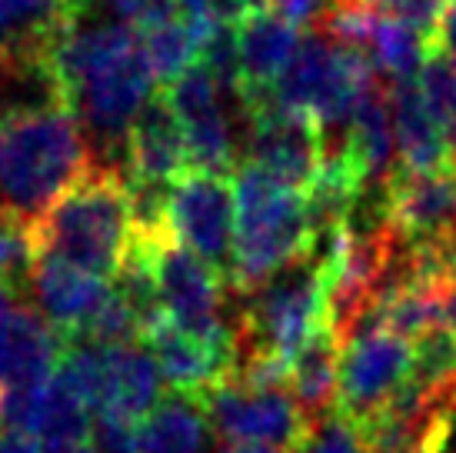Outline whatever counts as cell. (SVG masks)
I'll list each match as a JSON object with an SVG mask.
<instances>
[{
  "mask_svg": "<svg viewBox=\"0 0 456 453\" xmlns=\"http://www.w3.org/2000/svg\"><path fill=\"white\" fill-rule=\"evenodd\" d=\"M183 17H191V21H203L207 13H210V4L214 0H177Z\"/></svg>",
  "mask_w": 456,
  "mask_h": 453,
  "instance_id": "30",
  "label": "cell"
},
{
  "mask_svg": "<svg viewBox=\"0 0 456 453\" xmlns=\"http://www.w3.org/2000/svg\"><path fill=\"white\" fill-rule=\"evenodd\" d=\"M247 164L297 190H310L323 167V134L314 117L270 101L247 113Z\"/></svg>",
  "mask_w": 456,
  "mask_h": 453,
  "instance_id": "10",
  "label": "cell"
},
{
  "mask_svg": "<svg viewBox=\"0 0 456 453\" xmlns=\"http://www.w3.org/2000/svg\"><path fill=\"white\" fill-rule=\"evenodd\" d=\"M413 364V343L383 327H360L340 350L337 414L367 427L403 391Z\"/></svg>",
  "mask_w": 456,
  "mask_h": 453,
  "instance_id": "7",
  "label": "cell"
},
{
  "mask_svg": "<svg viewBox=\"0 0 456 453\" xmlns=\"http://www.w3.org/2000/svg\"><path fill=\"white\" fill-rule=\"evenodd\" d=\"M436 51L446 54V57L456 63V0H453V7L446 11L440 30H436Z\"/></svg>",
  "mask_w": 456,
  "mask_h": 453,
  "instance_id": "29",
  "label": "cell"
},
{
  "mask_svg": "<svg viewBox=\"0 0 456 453\" xmlns=\"http://www.w3.org/2000/svg\"><path fill=\"white\" fill-rule=\"evenodd\" d=\"M287 453H370L363 433L354 420H346L343 414H327L310 420L304 430V437L293 443Z\"/></svg>",
  "mask_w": 456,
  "mask_h": 453,
  "instance_id": "25",
  "label": "cell"
},
{
  "mask_svg": "<svg viewBox=\"0 0 456 453\" xmlns=\"http://www.w3.org/2000/svg\"><path fill=\"white\" fill-rule=\"evenodd\" d=\"M67 4H70V7H74L77 13H84L90 7V4H94V0H67Z\"/></svg>",
  "mask_w": 456,
  "mask_h": 453,
  "instance_id": "34",
  "label": "cell"
},
{
  "mask_svg": "<svg viewBox=\"0 0 456 453\" xmlns=\"http://www.w3.org/2000/svg\"><path fill=\"white\" fill-rule=\"evenodd\" d=\"M67 343L61 330L30 303H13L0 320V391L30 393L47 387L64 360Z\"/></svg>",
  "mask_w": 456,
  "mask_h": 453,
  "instance_id": "12",
  "label": "cell"
},
{
  "mask_svg": "<svg viewBox=\"0 0 456 453\" xmlns=\"http://www.w3.org/2000/svg\"><path fill=\"white\" fill-rule=\"evenodd\" d=\"M143 443L147 453H207V443L214 437L210 416L200 397L191 393H164L143 424Z\"/></svg>",
  "mask_w": 456,
  "mask_h": 453,
  "instance_id": "20",
  "label": "cell"
},
{
  "mask_svg": "<svg viewBox=\"0 0 456 453\" xmlns=\"http://www.w3.org/2000/svg\"><path fill=\"white\" fill-rule=\"evenodd\" d=\"M393 117V140L400 167L410 174H433L453 164L450 153V134L430 111L427 97L419 94V84H387Z\"/></svg>",
  "mask_w": 456,
  "mask_h": 453,
  "instance_id": "17",
  "label": "cell"
},
{
  "mask_svg": "<svg viewBox=\"0 0 456 453\" xmlns=\"http://www.w3.org/2000/svg\"><path fill=\"white\" fill-rule=\"evenodd\" d=\"M380 80L383 77L377 74L367 54L346 47L337 37H330L323 27H317L300 40V51L293 54L270 101L314 117V124L323 134V147H330L343 140L360 101Z\"/></svg>",
  "mask_w": 456,
  "mask_h": 453,
  "instance_id": "6",
  "label": "cell"
},
{
  "mask_svg": "<svg viewBox=\"0 0 456 453\" xmlns=\"http://www.w3.org/2000/svg\"><path fill=\"white\" fill-rule=\"evenodd\" d=\"M51 67L61 101L87 137L90 157H103L101 167L127 174L130 127L153 101L157 84L140 34L80 13L51 51Z\"/></svg>",
  "mask_w": 456,
  "mask_h": 453,
  "instance_id": "1",
  "label": "cell"
},
{
  "mask_svg": "<svg viewBox=\"0 0 456 453\" xmlns=\"http://www.w3.org/2000/svg\"><path fill=\"white\" fill-rule=\"evenodd\" d=\"M340 340L323 327L304 350L290 360L287 387L306 420H317L337 410V383H340Z\"/></svg>",
  "mask_w": 456,
  "mask_h": 453,
  "instance_id": "19",
  "label": "cell"
},
{
  "mask_svg": "<svg viewBox=\"0 0 456 453\" xmlns=\"http://www.w3.org/2000/svg\"><path fill=\"white\" fill-rule=\"evenodd\" d=\"M77 17L67 0H0V57H51Z\"/></svg>",
  "mask_w": 456,
  "mask_h": 453,
  "instance_id": "18",
  "label": "cell"
},
{
  "mask_svg": "<svg viewBox=\"0 0 456 453\" xmlns=\"http://www.w3.org/2000/svg\"><path fill=\"white\" fill-rule=\"evenodd\" d=\"M167 226L180 247L230 280L233 264V187L227 177L191 170L170 187Z\"/></svg>",
  "mask_w": 456,
  "mask_h": 453,
  "instance_id": "9",
  "label": "cell"
},
{
  "mask_svg": "<svg viewBox=\"0 0 456 453\" xmlns=\"http://www.w3.org/2000/svg\"><path fill=\"white\" fill-rule=\"evenodd\" d=\"M0 420H4V391H0Z\"/></svg>",
  "mask_w": 456,
  "mask_h": 453,
  "instance_id": "35",
  "label": "cell"
},
{
  "mask_svg": "<svg viewBox=\"0 0 456 453\" xmlns=\"http://www.w3.org/2000/svg\"><path fill=\"white\" fill-rule=\"evenodd\" d=\"M103 380L97 397V424H130L137 427L164 400L160 393V370L143 343L124 347H101Z\"/></svg>",
  "mask_w": 456,
  "mask_h": 453,
  "instance_id": "14",
  "label": "cell"
},
{
  "mask_svg": "<svg viewBox=\"0 0 456 453\" xmlns=\"http://www.w3.org/2000/svg\"><path fill=\"white\" fill-rule=\"evenodd\" d=\"M191 174V153L164 94H157L143 111L127 137V177L140 184H164L174 187L180 177Z\"/></svg>",
  "mask_w": 456,
  "mask_h": 453,
  "instance_id": "16",
  "label": "cell"
},
{
  "mask_svg": "<svg viewBox=\"0 0 456 453\" xmlns=\"http://www.w3.org/2000/svg\"><path fill=\"white\" fill-rule=\"evenodd\" d=\"M333 7H360L377 17L413 27L436 44V30L444 24L446 11L453 7V0H333Z\"/></svg>",
  "mask_w": 456,
  "mask_h": 453,
  "instance_id": "23",
  "label": "cell"
},
{
  "mask_svg": "<svg viewBox=\"0 0 456 453\" xmlns=\"http://www.w3.org/2000/svg\"><path fill=\"white\" fill-rule=\"evenodd\" d=\"M264 4L293 27H314V30L323 27L327 13L333 11V0H264Z\"/></svg>",
  "mask_w": 456,
  "mask_h": 453,
  "instance_id": "27",
  "label": "cell"
},
{
  "mask_svg": "<svg viewBox=\"0 0 456 453\" xmlns=\"http://www.w3.org/2000/svg\"><path fill=\"white\" fill-rule=\"evenodd\" d=\"M34 264H37V253H34L30 234L20 224L0 217V287L11 290L13 301L30 293Z\"/></svg>",
  "mask_w": 456,
  "mask_h": 453,
  "instance_id": "24",
  "label": "cell"
},
{
  "mask_svg": "<svg viewBox=\"0 0 456 453\" xmlns=\"http://www.w3.org/2000/svg\"><path fill=\"white\" fill-rule=\"evenodd\" d=\"M433 51H436L433 37L419 34L413 27L396 24V21H387V17L373 13L367 40H363V54L373 61V67H377V74L383 80H390V84H410V80H417Z\"/></svg>",
  "mask_w": 456,
  "mask_h": 453,
  "instance_id": "21",
  "label": "cell"
},
{
  "mask_svg": "<svg viewBox=\"0 0 456 453\" xmlns=\"http://www.w3.org/2000/svg\"><path fill=\"white\" fill-rule=\"evenodd\" d=\"M200 400L210 416V430L224 447L260 443L287 453L310 424L287 387H250L243 380H227Z\"/></svg>",
  "mask_w": 456,
  "mask_h": 453,
  "instance_id": "8",
  "label": "cell"
},
{
  "mask_svg": "<svg viewBox=\"0 0 456 453\" xmlns=\"http://www.w3.org/2000/svg\"><path fill=\"white\" fill-rule=\"evenodd\" d=\"M11 310H13V293H11V290L0 287V320L11 314Z\"/></svg>",
  "mask_w": 456,
  "mask_h": 453,
  "instance_id": "33",
  "label": "cell"
},
{
  "mask_svg": "<svg viewBox=\"0 0 456 453\" xmlns=\"http://www.w3.org/2000/svg\"><path fill=\"white\" fill-rule=\"evenodd\" d=\"M207 17L203 21H191V17H174L167 24L153 27L147 34H140L143 40V54L151 63L153 80H160L164 90L170 84H177L183 74H191L193 67L200 63V47L207 37Z\"/></svg>",
  "mask_w": 456,
  "mask_h": 453,
  "instance_id": "22",
  "label": "cell"
},
{
  "mask_svg": "<svg viewBox=\"0 0 456 453\" xmlns=\"http://www.w3.org/2000/svg\"><path fill=\"white\" fill-rule=\"evenodd\" d=\"M90 147L67 107L0 113V217L24 230L90 170Z\"/></svg>",
  "mask_w": 456,
  "mask_h": 453,
  "instance_id": "2",
  "label": "cell"
},
{
  "mask_svg": "<svg viewBox=\"0 0 456 453\" xmlns=\"http://www.w3.org/2000/svg\"><path fill=\"white\" fill-rule=\"evenodd\" d=\"M44 441L30 430H7L0 433V453H44Z\"/></svg>",
  "mask_w": 456,
  "mask_h": 453,
  "instance_id": "28",
  "label": "cell"
},
{
  "mask_svg": "<svg viewBox=\"0 0 456 453\" xmlns=\"http://www.w3.org/2000/svg\"><path fill=\"white\" fill-rule=\"evenodd\" d=\"M300 27L283 21L266 4L247 13L237 27V54H240V111L250 113L270 103L273 87L300 51Z\"/></svg>",
  "mask_w": 456,
  "mask_h": 453,
  "instance_id": "13",
  "label": "cell"
},
{
  "mask_svg": "<svg viewBox=\"0 0 456 453\" xmlns=\"http://www.w3.org/2000/svg\"><path fill=\"white\" fill-rule=\"evenodd\" d=\"M164 97L180 120L187 153H191V170L220 177L233 174L237 144H233L227 107L220 101V87L214 84V77L197 63L191 74H183L177 84L164 90Z\"/></svg>",
  "mask_w": 456,
  "mask_h": 453,
  "instance_id": "11",
  "label": "cell"
},
{
  "mask_svg": "<svg viewBox=\"0 0 456 453\" xmlns=\"http://www.w3.org/2000/svg\"><path fill=\"white\" fill-rule=\"evenodd\" d=\"M110 290L114 287H107L103 277H94L57 257H37L34 277H30V297L37 303V310L61 330L67 343H77L80 330L101 310Z\"/></svg>",
  "mask_w": 456,
  "mask_h": 453,
  "instance_id": "15",
  "label": "cell"
},
{
  "mask_svg": "<svg viewBox=\"0 0 456 453\" xmlns=\"http://www.w3.org/2000/svg\"><path fill=\"white\" fill-rule=\"evenodd\" d=\"M417 84H419V94L430 103V111L436 113V120L450 134L456 127V63L446 54L433 51L427 67L419 70Z\"/></svg>",
  "mask_w": 456,
  "mask_h": 453,
  "instance_id": "26",
  "label": "cell"
},
{
  "mask_svg": "<svg viewBox=\"0 0 456 453\" xmlns=\"http://www.w3.org/2000/svg\"><path fill=\"white\" fill-rule=\"evenodd\" d=\"M44 453H101V450H97V441H87V443H64V447H47Z\"/></svg>",
  "mask_w": 456,
  "mask_h": 453,
  "instance_id": "31",
  "label": "cell"
},
{
  "mask_svg": "<svg viewBox=\"0 0 456 453\" xmlns=\"http://www.w3.org/2000/svg\"><path fill=\"white\" fill-rule=\"evenodd\" d=\"M317 251L306 190H297L243 161L233 184V264L227 290L247 297L280 270Z\"/></svg>",
  "mask_w": 456,
  "mask_h": 453,
  "instance_id": "3",
  "label": "cell"
},
{
  "mask_svg": "<svg viewBox=\"0 0 456 453\" xmlns=\"http://www.w3.org/2000/svg\"><path fill=\"white\" fill-rule=\"evenodd\" d=\"M224 453H280L273 447H260V443H227Z\"/></svg>",
  "mask_w": 456,
  "mask_h": 453,
  "instance_id": "32",
  "label": "cell"
},
{
  "mask_svg": "<svg viewBox=\"0 0 456 453\" xmlns=\"http://www.w3.org/2000/svg\"><path fill=\"white\" fill-rule=\"evenodd\" d=\"M233 337L237 367L247 360H290L317 337L327 324V274L317 251L280 270L264 287L237 297Z\"/></svg>",
  "mask_w": 456,
  "mask_h": 453,
  "instance_id": "5",
  "label": "cell"
},
{
  "mask_svg": "<svg viewBox=\"0 0 456 453\" xmlns=\"http://www.w3.org/2000/svg\"><path fill=\"white\" fill-rule=\"evenodd\" d=\"M27 234L37 257H57L103 280L117 277L130 237L127 174L94 164Z\"/></svg>",
  "mask_w": 456,
  "mask_h": 453,
  "instance_id": "4",
  "label": "cell"
}]
</instances>
